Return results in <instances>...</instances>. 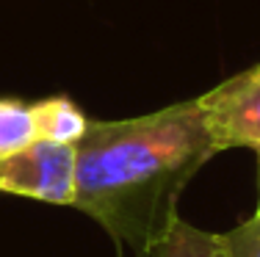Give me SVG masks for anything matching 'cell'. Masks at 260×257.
<instances>
[{
	"mask_svg": "<svg viewBox=\"0 0 260 257\" xmlns=\"http://www.w3.org/2000/svg\"><path fill=\"white\" fill-rule=\"evenodd\" d=\"M78 150L75 205L136 254H150L177 202L213 155L200 97L130 119H91Z\"/></svg>",
	"mask_w": 260,
	"mask_h": 257,
	"instance_id": "obj_1",
	"label": "cell"
},
{
	"mask_svg": "<svg viewBox=\"0 0 260 257\" xmlns=\"http://www.w3.org/2000/svg\"><path fill=\"white\" fill-rule=\"evenodd\" d=\"M0 194L45 205H75L78 150L72 144L36 138L25 150L0 161Z\"/></svg>",
	"mask_w": 260,
	"mask_h": 257,
	"instance_id": "obj_2",
	"label": "cell"
},
{
	"mask_svg": "<svg viewBox=\"0 0 260 257\" xmlns=\"http://www.w3.org/2000/svg\"><path fill=\"white\" fill-rule=\"evenodd\" d=\"M200 102L216 150L244 146L260 158V64L200 94Z\"/></svg>",
	"mask_w": 260,
	"mask_h": 257,
	"instance_id": "obj_3",
	"label": "cell"
},
{
	"mask_svg": "<svg viewBox=\"0 0 260 257\" xmlns=\"http://www.w3.org/2000/svg\"><path fill=\"white\" fill-rule=\"evenodd\" d=\"M36 122V136L55 144H72L75 146L89 130V116L67 94H53L39 102H30Z\"/></svg>",
	"mask_w": 260,
	"mask_h": 257,
	"instance_id": "obj_4",
	"label": "cell"
},
{
	"mask_svg": "<svg viewBox=\"0 0 260 257\" xmlns=\"http://www.w3.org/2000/svg\"><path fill=\"white\" fill-rule=\"evenodd\" d=\"M150 257H224V249L216 232H205L177 216L152 243Z\"/></svg>",
	"mask_w": 260,
	"mask_h": 257,
	"instance_id": "obj_5",
	"label": "cell"
},
{
	"mask_svg": "<svg viewBox=\"0 0 260 257\" xmlns=\"http://www.w3.org/2000/svg\"><path fill=\"white\" fill-rule=\"evenodd\" d=\"M36 122L30 102L20 97H0V161L36 141Z\"/></svg>",
	"mask_w": 260,
	"mask_h": 257,
	"instance_id": "obj_6",
	"label": "cell"
},
{
	"mask_svg": "<svg viewBox=\"0 0 260 257\" xmlns=\"http://www.w3.org/2000/svg\"><path fill=\"white\" fill-rule=\"evenodd\" d=\"M224 257H260V216L241 222L230 232H221Z\"/></svg>",
	"mask_w": 260,
	"mask_h": 257,
	"instance_id": "obj_7",
	"label": "cell"
},
{
	"mask_svg": "<svg viewBox=\"0 0 260 257\" xmlns=\"http://www.w3.org/2000/svg\"><path fill=\"white\" fill-rule=\"evenodd\" d=\"M255 216H260V169H257V213Z\"/></svg>",
	"mask_w": 260,
	"mask_h": 257,
	"instance_id": "obj_8",
	"label": "cell"
}]
</instances>
